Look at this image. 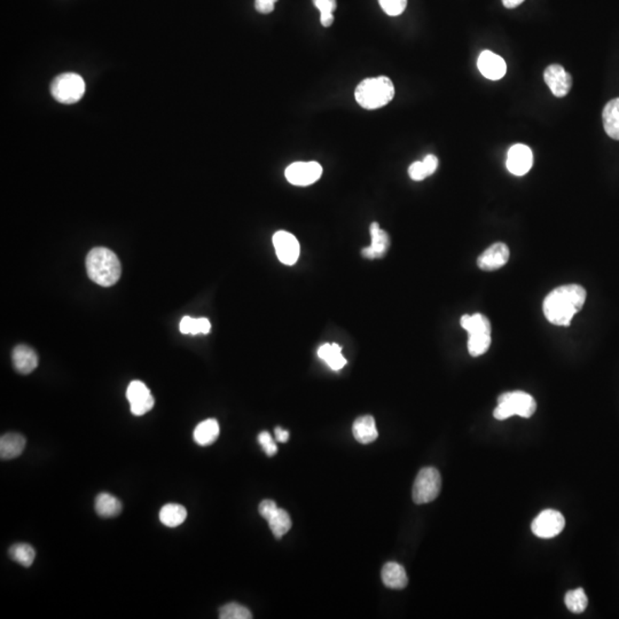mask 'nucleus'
Returning a JSON list of instances; mask_svg holds the SVG:
<instances>
[{
    "mask_svg": "<svg viewBox=\"0 0 619 619\" xmlns=\"http://www.w3.org/2000/svg\"><path fill=\"white\" fill-rule=\"evenodd\" d=\"M586 297L587 294L582 285L576 283L561 285L543 300V314L553 325L567 327L574 314L583 309Z\"/></svg>",
    "mask_w": 619,
    "mask_h": 619,
    "instance_id": "1",
    "label": "nucleus"
},
{
    "mask_svg": "<svg viewBox=\"0 0 619 619\" xmlns=\"http://www.w3.org/2000/svg\"><path fill=\"white\" fill-rule=\"evenodd\" d=\"M86 271L93 283L102 287H110L121 278V261L115 252L98 247L86 256Z\"/></svg>",
    "mask_w": 619,
    "mask_h": 619,
    "instance_id": "2",
    "label": "nucleus"
},
{
    "mask_svg": "<svg viewBox=\"0 0 619 619\" xmlns=\"http://www.w3.org/2000/svg\"><path fill=\"white\" fill-rule=\"evenodd\" d=\"M395 97V86L391 79L386 76L372 77L359 83L355 91L357 102L368 110H379L387 106Z\"/></svg>",
    "mask_w": 619,
    "mask_h": 619,
    "instance_id": "3",
    "label": "nucleus"
},
{
    "mask_svg": "<svg viewBox=\"0 0 619 619\" xmlns=\"http://www.w3.org/2000/svg\"><path fill=\"white\" fill-rule=\"evenodd\" d=\"M537 410V403L531 395L524 391L505 392L499 396L498 406L493 411V416L499 421L510 416L519 415L528 419Z\"/></svg>",
    "mask_w": 619,
    "mask_h": 619,
    "instance_id": "4",
    "label": "nucleus"
},
{
    "mask_svg": "<svg viewBox=\"0 0 619 619\" xmlns=\"http://www.w3.org/2000/svg\"><path fill=\"white\" fill-rule=\"evenodd\" d=\"M51 93L59 102L73 105L78 102L86 93V82L77 73H62L52 83Z\"/></svg>",
    "mask_w": 619,
    "mask_h": 619,
    "instance_id": "5",
    "label": "nucleus"
},
{
    "mask_svg": "<svg viewBox=\"0 0 619 619\" xmlns=\"http://www.w3.org/2000/svg\"><path fill=\"white\" fill-rule=\"evenodd\" d=\"M442 486L440 471L434 467L422 468L413 485V501L418 505L428 504L437 498Z\"/></svg>",
    "mask_w": 619,
    "mask_h": 619,
    "instance_id": "6",
    "label": "nucleus"
},
{
    "mask_svg": "<svg viewBox=\"0 0 619 619\" xmlns=\"http://www.w3.org/2000/svg\"><path fill=\"white\" fill-rule=\"evenodd\" d=\"M565 519L560 512L546 509L533 519L531 530L537 537L550 539L561 533L565 529Z\"/></svg>",
    "mask_w": 619,
    "mask_h": 619,
    "instance_id": "7",
    "label": "nucleus"
},
{
    "mask_svg": "<svg viewBox=\"0 0 619 619\" xmlns=\"http://www.w3.org/2000/svg\"><path fill=\"white\" fill-rule=\"evenodd\" d=\"M285 178L292 185L309 186L320 179L322 167L318 162H295L285 169Z\"/></svg>",
    "mask_w": 619,
    "mask_h": 619,
    "instance_id": "8",
    "label": "nucleus"
},
{
    "mask_svg": "<svg viewBox=\"0 0 619 619\" xmlns=\"http://www.w3.org/2000/svg\"><path fill=\"white\" fill-rule=\"evenodd\" d=\"M126 398L130 403L131 413L136 416L145 415L154 407L152 392L141 381H132L126 390Z\"/></svg>",
    "mask_w": 619,
    "mask_h": 619,
    "instance_id": "9",
    "label": "nucleus"
},
{
    "mask_svg": "<svg viewBox=\"0 0 619 619\" xmlns=\"http://www.w3.org/2000/svg\"><path fill=\"white\" fill-rule=\"evenodd\" d=\"M273 246L279 261L285 265H294L301 254L297 239L289 232H276L273 235Z\"/></svg>",
    "mask_w": 619,
    "mask_h": 619,
    "instance_id": "10",
    "label": "nucleus"
},
{
    "mask_svg": "<svg viewBox=\"0 0 619 619\" xmlns=\"http://www.w3.org/2000/svg\"><path fill=\"white\" fill-rule=\"evenodd\" d=\"M507 169L515 176H524L533 165V154L530 147L517 143L510 147L507 155Z\"/></svg>",
    "mask_w": 619,
    "mask_h": 619,
    "instance_id": "11",
    "label": "nucleus"
},
{
    "mask_svg": "<svg viewBox=\"0 0 619 619\" xmlns=\"http://www.w3.org/2000/svg\"><path fill=\"white\" fill-rule=\"evenodd\" d=\"M543 79L547 86L550 88L553 95L558 98H563L570 92L572 86V78L570 73L560 64H552L547 67L543 73Z\"/></svg>",
    "mask_w": 619,
    "mask_h": 619,
    "instance_id": "12",
    "label": "nucleus"
},
{
    "mask_svg": "<svg viewBox=\"0 0 619 619\" xmlns=\"http://www.w3.org/2000/svg\"><path fill=\"white\" fill-rule=\"evenodd\" d=\"M510 252L507 244L501 242L495 243L478 257L477 265L481 270L485 272L497 271L507 264Z\"/></svg>",
    "mask_w": 619,
    "mask_h": 619,
    "instance_id": "13",
    "label": "nucleus"
},
{
    "mask_svg": "<svg viewBox=\"0 0 619 619\" xmlns=\"http://www.w3.org/2000/svg\"><path fill=\"white\" fill-rule=\"evenodd\" d=\"M477 67L485 78L498 81L506 75L507 64L504 59L491 51H483L477 61Z\"/></svg>",
    "mask_w": 619,
    "mask_h": 619,
    "instance_id": "14",
    "label": "nucleus"
},
{
    "mask_svg": "<svg viewBox=\"0 0 619 619\" xmlns=\"http://www.w3.org/2000/svg\"><path fill=\"white\" fill-rule=\"evenodd\" d=\"M370 232L372 242L370 246L361 250V255L368 259L382 258L390 247V237L386 231H383L382 228H379L377 223L370 224Z\"/></svg>",
    "mask_w": 619,
    "mask_h": 619,
    "instance_id": "15",
    "label": "nucleus"
},
{
    "mask_svg": "<svg viewBox=\"0 0 619 619\" xmlns=\"http://www.w3.org/2000/svg\"><path fill=\"white\" fill-rule=\"evenodd\" d=\"M13 365L20 374H30L38 366V357L28 346H18L13 350Z\"/></svg>",
    "mask_w": 619,
    "mask_h": 619,
    "instance_id": "16",
    "label": "nucleus"
},
{
    "mask_svg": "<svg viewBox=\"0 0 619 619\" xmlns=\"http://www.w3.org/2000/svg\"><path fill=\"white\" fill-rule=\"evenodd\" d=\"M25 447V438L16 432L5 434L0 438V458L11 460L21 456Z\"/></svg>",
    "mask_w": 619,
    "mask_h": 619,
    "instance_id": "17",
    "label": "nucleus"
},
{
    "mask_svg": "<svg viewBox=\"0 0 619 619\" xmlns=\"http://www.w3.org/2000/svg\"><path fill=\"white\" fill-rule=\"evenodd\" d=\"M383 584L389 589H403L408 584L406 571L404 567L396 562H389L382 569Z\"/></svg>",
    "mask_w": 619,
    "mask_h": 619,
    "instance_id": "18",
    "label": "nucleus"
},
{
    "mask_svg": "<svg viewBox=\"0 0 619 619\" xmlns=\"http://www.w3.org/2000/svg\"><path fill=\"white\" fill-rule=\"evenodd\" d=\"M353 436L361 444L373 443L374 440L379 437L377 425L373 416H360L353 422Z\"/></svg>",
    "mask_w": 619,
    "mask_h": 619,
    "instance_id": "19",
    "label": "nucleus"
},
{
    "mask_svg": "<svg viewBox=\"0 0 619 619\" xmlns=\"http://www.w3.org/2000/svg\"><path fill=\"white\" fill-rule=\"evenodd\" d=\"M606 134L615 140H619V98L613 99L604 106L602 112Z\"/></svg>",
    "mask_w": 619,
    "mask_h": 619,
    "instance_id": "20",
    "label": "nucleus"
},
{
    "mask_svg": "<svg viewBox=\"0 0 619 619\" xmlns=\"http://www.w3.org/2000/svg\"><path fill=\"white\" fill-rule=\"evenodd\" d=\"M460 324L469 336L491 334V322H490L489 319L481 313H475L471 316L464 314L461 317Z\"/></svg>",
    "mask_w": 619,
    "mask_h": 619,
    "instance_id": "21",
    "label": "nucleus"
},
{
    "mask_svg": "<svg viewBox=\"0 0 619 619\" xmlns=\"http://www.w3.org/2000/svg\"><path fill=\"white\" fill-rule=\"evenodd\" d=\"M218 436L219 425L215 419L204 420L194 430V440L200 447H209L215 443Z\"/></svg>",
    "mask_w": 619,
    "mask_h": 619,
    "instance_id": "22",
    "label": "nucleus"
},
{
    "mask_svg": "<svg viewBox=\"0 0 619 619\" xmlns=\"http://www.w3.org/2000/svg\"><path fill=\"white\" fill-rule=\"evenodd\" d=\"M318 357L333 370H340L346 365V359L342 355V348L336 343L322 344L318 350Z\"/></svg>",
    "mask_w": 619,
    "mask_h": 619,
    "instance_id": "23",
    "label": "nucleus"
},
{
    "mask_svg": "<svg viewBox=\"0 0 619 619\" xmlns=\"http://www.w3.org/2000/svg\"><path fill=\"white\" fill-rule=\"evenodd\" d=\"M186 517H187V510L182 505H164L160 510V521L169 528L179 526L185 522Z\"/></svg>",
    "mask_w": 619,
    "mask_h": 619,
    "instance_id": "24",
    "label": "nucleus"
},
{
    "mask_svg": "<svg viewBox=\"0 0 619 619\" xmlns=\"http://www.w3.org/2000/svg\"><path fill=\"white\" fill-rule=\"evenodd\" d=\"M95 512L101 517H115L121 514V501L110 493H100L95 499Z\"/></svg>",
    "mask_w": 619,
    "mask_h": 619,
    "instance_id": "25",
    "label": "nucleus"
},
{
    "mask_svg": "<svg viewBox=\"0 0 619 619\" xmlns=\"http://www.w3.org/2000/svg\"><path fill=\"white\" fill-rule=\"evenodd\" d=\"M267 522H269L271 531L274 534V537L276 539L283 538L292 528L290 516L285 509H281V508H278V510H276L273 515L271 516V519Z\"/></svg>",
    "mask_w": 619,
    "mask_h": 619,
    "instance_id": "26",
    "label": "nucleus"
},
{
    "mask_svg": "<svg viewBox=\"0 0 619 619\" xmlns=\"http://www.w3.org/2000/svg\"><path fill=\"white\" fill-rule=\"evenodd\" d=\"M179 329L182 334H208L211 329V324L206 318L184 317L180 322Z\"/></svg>",
    "mask_w": 619,
    "mask_h": 619,
    "instance_id": "27",
    "label": "nucleus"
},
{
    "mask_svg": "<svg viewBox=\"0 0 619 619\" xmlns=\"http://www.w3.org/2000/svg\"><path fill=\"white\" fill-rule=\"evenodd\" d=\"M9 556L22 567H29L34 563L36 552L28 543H16L9 548Z\"/></svg>",
    "mask_w": 619,
    "mask_h": 619,
    "instance_id": "28",
    "label": "nucleus"
},
{
    "mask_svg": "<svg viewBox=\"0 0 619 619\" xmlns=\"http://www.w3.org/2000/svg\"><path fill=\"white\" fill-rule=\"evenodd\" d=\"M565 606L567 609L574 613H582L586 611L587 604H589V599L586 596V593L583 589H572L565 594Z\"/></svg>",
    "mask_w": 619,
    "mask_h": 619,
    "instance_id": "29",
    "label": "nucleus"
},
{
    "mask_svg": "<svg viewBox=\"0 0 619 619\" xmlns=\"http://www.w3.org/2000/svg\"><path fill=\"white\" fill-rule=\"evenodd\" d=\"M314 6L320 11V22L325 28L331 27L334 22V11L337 8L336 0H313Z\"/></svg>",
    "mask_w": 619,
    "mask_h": 619,
    "instance_id": "30",
    "label": "nucleus"
},
{
    "mask_svg": "<svg viewBox=\"0 0 619 619\" xmlns=\"http://www.w3.org/2000/svg\"><path fill=\"white\" fill-rule=\"evenodd\" d=\"M491 334L469 336L468 338V351L471 357H480L488 353L491 346Z\"/></svg>",
    "mask_w": 619,
    "mask_h": 619,
    "instance_id": "31",
    "label": "nucleus"
},
{
    "mask_svg": "<svg viewBox=\"0 0 619 619\" xmlns=\"http://www.w3.org/2000/svg\"><path fill=\"white\" fill-rule=\"evenodd\" d=\"M220 619H252V615L248 608L239 603L225 604L219 611Z\"/></svg>",
    "mask_w": 619,
    "mask_h": 619,
    "instance_id": "32",
    "label": "nucleus"
},
{
    "mask_svg": "<svg viewBox=\"0 0 619 619\" xmlns=\"http://www.w3.org/2000/svg\"><path fill=\"white\" fill-rule=\"evenodd\" d=\"M379 6L390 16H401L407 6V0H379Z\"/></svg>",
    "mask_w": 619,
    "mask_h": 619,
    "instance_id": "33",
    "label": "nucleus"
},
{
    "mask_svg": "<svg viewBox=\"0 0 619 619\" xmlns=\"http://www.w3.org/2000/svg\"><path fill=\"white\" fill-rule=\"evenodd\" d=\"M258 443L261 444L267 456H276L278 452L276 442L272 440V436L267 431H261V434L258 435Z\"/></svg>",
    "mask_w": 619,
    "mask_h": 619,
    "instance_id": "34",
    "label": "nucleus"
},
{
    "mask_svg": "<svg viewBox=\"0 0 619 619\" xmlns=\"http://www.w3.org/2000/svg\"><path fill=\"white\" fill-rule=\"evenodd\" d=\"M408 175H410L411 179L414 180V182H421L427 177L430 176L423 161H416L411 164L410 167H408Z\"/></svg>",
    "mask_w": 619,
    "mask_h": 619,
    "instance_id": "35",
    "label": "nucleus"
},
{
    "mask_svg": "<svg viewBox=\"0 0 619 619\" xmlns=\"http://www.w3.org/2000/svg\"><path fill=\"white\" fill-rule=\"evenodd\" d=\"M278 508L279 507L276 506L273 500H263L259 504L258 510H259L261 517L269 521L271 519V516L273 515L276 510H278Z\"/></svg>",
    "mask_w": 619,
    "mask_h": 619,
    "instance_id": "36",
    "label": "nucleus"
},
{
    "mask_svg": "<svg viewBox=\"0 0 619 619\" xmlns=\"http://www.w3.org/2000/svg\"><path fill=\"white\" fill-rule=\"evenodd\" d=\"M278 0H255V8L261 14H269L274 11V5Z\"/></svg>",
    "mask_w": 619,
    "mask_h": 619,
    "instance_id": "37",
    "label": "nucleus"
},
{
    "mask_svg": "<svg viewBox=\"0 0 619 619\" xmlns=\"http://www.w3.org/2000/svg\"><path fill=\"white\" fill-rule=\"evenodd\" d=\"M423 163L425 164V167L428 169L429 175H434L437 170L438 167V158L435 156V155L429 154L423 158Z\"/></svg>",
    "mask_w": 619,
    "mask_h": 619,
    "instance_id": "38",
    "label": "nucleus"
},
{
    "mask_svg": "<svg viewBox=\"0 0 619 619\" xmlns=\"http://www.w3.org/2000/svg\"><path fill=\"white\" fill-rule=\"evenodd\" d=\"M274 434H276V440L280 442V443H285V442L289 440L288 431L283 430V429L280 428V427H276V430H274Z\"/></svg>",
    "mask_w": 619,
    "mask_h": 619,
    "instance_id": "39",
    "label": "nucleus"
},
{
    "mask_svg": "<svg viewBox=\"0 0 619 619\" xmlns=\"http://www.w3.org/2000/svg\"><path fill=\"white\" fill-rule=\"evenodd\" d=\"M523 1L524 0H502V4L506 8H515V7L519 6Z\"/></svg>",
    "mask_w": 619,
    "mask_h": 619,
    "instance_id": "40",
    "label": "nucleus"
}]
</instances>
